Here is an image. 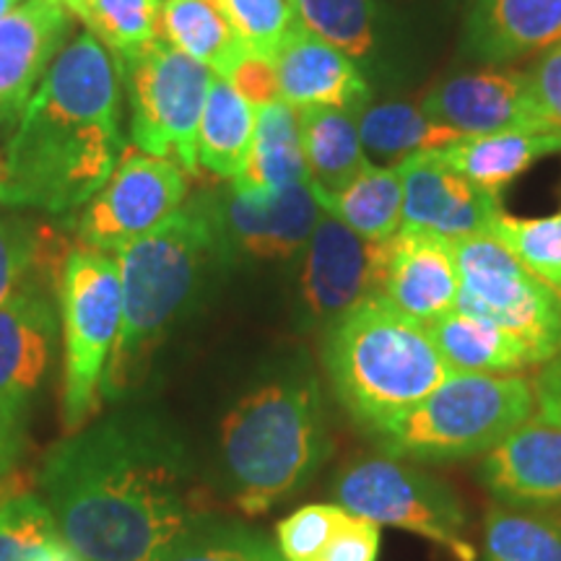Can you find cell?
Listing matches in <instances>:
<instances>
[{"label":"cell","instance_id":"cell-1","mask_svg":"<svg viewBox=\"0 0 561 561\" xmlns=\"http://www.w3.org/2000/svg\"><path fill=\"white\" fill-rule=\"evenodd\" d=\"M37 486L87 561H153L206 520L185 445L153 413H112L66 434Z\"/></svg>","mask_w":561,"mask_h":561},{"label":"cell","instance_id":"cell-2","mask_svg":"<svg viewBox=\"0 0 561 561\" xmlns=\"http://www.w3.org/2000/svg\"><path fill=\"white\" fill-rule=\"evenodd\" d=\"M121 157V68L94 34H79L0 149V203L70 214L107 185Z\"/></svg>","mask_w":561,"mask_h":561},{"label":"cell","instance_id":"cell-3","mask_svg":"<svg viewBox=\"0 0 561 561\" xmlns=\"http://www.w3.org/2000/svg\"><path fill=\"white\" fill-rule=\"evenodd\" d=\"M224 255L227 242L210 203L174 210L121 252L123 322L102 382L107 401H121L144 380L161 341L198 305Z\"/></svg>","mask_w":561,"mask_h":561},{"label":"cell","instance_id":"cell-4","mask_svg":"<svg viewBox=\"0 0 561 561\" xmlns=\"http://www.w3.org/2000/svg\"><path fill=\"white\" fill-rule=\"evenodd\" d=\"M328 453L325 405L312 377L263 382L221 424L224 473L244 515H263L305 489Z\"/></svg>","mask_w":561,"mask_h":561},{"label":"cell","instance_id":"cell-5","mask_svg":"<svg viewBox=\"0 0 561 561\" xmlns=\"http://www.w3.org/2000/svg\"><path fill=\"white\" fill-rule=\"evenodd\" d=\"M325 367L339 403L371 434L453 375L430 328L385 297L362 301L333 322Z\"/></svg>","mask_w":561,"mask_h":561},{"label":"cell","instance_id":"cell-6","mask_svg":"<svg viewBox=\"0 0 561 561\" xmlns=\"http://www.w3.org/2000/svg\"><path fill=\"white\" fill-rule=\"evenodd\" d=\"M536 396L523 375L453 371L437 390L375 434L390 458L445 462L494 450L533 416Z\"/></svg>","mask_w":561,"mask_h":561},{"label":"cell","instance_id":"cell-7","mask_svg":"<svg viewBox=\"0 0 561 561\" xmlns=\"http://www.w3.org/2000/svg\"><path fill=\"white\" fill-rule=\"evenodd\" d=\"M62 320V430L91 424L102 405V382L123 322V284L117 261L79 244L70 250L60 286Z\"/></svg>","mask_w":561,"mask_h":561},{"label":"cell","instance_id":"cell-8","mask_svg":"<svg viewBox=\"0 0 561 561\" xmlns=\"http://www.w3.org/2000/svg\"><path fill=\"white\" fill-rule=\"evenodd\" d=\"M460 273L455 310L483 318L520 339L536 364L561 351V291L525 268L491 234L450 240Z\"/></svg>","mask_w":561,"mask_h":561},{"label":"cell","instance_id":"cell-9","mask_svg":"<svg viewBox=\"0 0 561 561\" xmlns=\"http://www.w3.org/2000/svg\"><path fill=\"white\" fill-rule=\"evenodd\" d=\"M335 504L377 525H392L445 546L458 561H476L468 541V515L445 483L416 471L401 458L351 462L333 486Z\"/></svg>","mask_w":561,"mask_h":561},{"label":"cell","instance_id":"cell-10","mask_svg":"<svg viewBox=\"0 0 561 561\" xmlns=\"http://www.w3.org/2000/svg\"><path fill=\"white\" fill-rule=\"evenodd\" d=\"M133 104V146L198 172V133L214 73L191 55L157 39L125 70Z\"/></svg>","mask_w":561,"mask_h":561},{"label":"cell","instance_id":"cell-11","mask_svg":"<svg viewBox=\"0 0 561 561\" xmlns=\"http://www.w3.org/2000/svg\"><path fill=\"white\" fill-rule=\"evenodd\" d=\"M58 314L45 286H26L0 305V468L9 489L30 447L34 405L50 375Z\"/></svg>","mask_w":561,"mask_h":561},{"label":"cell","instance_id":"cell-12","mask_svg":"<svg viewBox=\"0 0 561 561\" xmlns=\"http://www.w3.org/2000/svg\"><path fill=\"white\" fill-rule=\"evenodd\" d=\"M182 167L128 146L107 185L83 206L76 219L81 244L102 252H123L161 227L187 193Z\"/></svg>","mask_w":561,"mask_h":561},{"label":"cell","instance_id":"cell-13","mask_svg":"<svg viewBox=\"0 0 561 561\" xmlns=\"http://www.w3.org/2000/svg\"><path fill=\"white\" fill-rule=\"evenodd\" d=\"M388 242L364 240L322 210L301 271V301L310 320L335 322L362 301L382 297Z\"/></svg>","mask_w":561,"mask_h":561},{"label":"cell","instance_id":"cell-14","mask_svg":"<svg viewBox=\"0 0 561 561\" xmlns=\"http://www.w3.org/2000/svg\"><path fill=\"white\" fill-rule=\"evenodd\" d=\"M421 110L460 136L489 133H557L538 102L530 73L473 70L442 81L424 96Z\"/></svg>","mask_w":561,"mask_h":561},{"label":"cell","instance_id":"cell-15","mask_svg":"<svg viewBox=\"0 0 561 561\" xmlns=\"http://www.w3.org/2000/svg\"><path fill=\"white\" fill-rule=\"evenodd\" d=\"M210 206L227 248L237 244L261 261H289L299 255L322 216L310 180L284 191L231 185L227 198Z\"/></svg>","mask_w":561,"mask_h":561},{"label":"cell","instance_id":"cell-16","mask_svg":"<svg viewBox=\"0 0 561 561\" xmlns=\"http://www.w3.org/2000/svg\"><path fill=\"white\" fill-rule=\"evenodd\" d=\"M403 180V227L432 231L445 240L489 234L502 214L494 193L483 191L466 174L453 170L439 151L411 153L398 161Z\"/></svg>","mask_w":561,"mask_h":561},{"label":"cell","instance_id":"cell-17","mask_svg":"<svg viewBox=\"0 0 561 561\" xmlns=\"http://www.w3.org/2000/svg\"><path fill=\"white\" fill-rule=\"evenodd\" d=\"M68 32L60 0H26L0 19V128L24 115Z\"/></svg>","mask_w":561,"mask_h":561},{"label":"cell","instance_id":"cell-18","mask_svg":"<svg viewBox=\"0 0 561 561\" xmlns=\"http://www.w3.org/2000/svg\"><path fill=\"white\" fill-rule=\"evenodd\" d=\"M481 481L507 507L561 502V421L533 411L481 462Z\"/></svg>","mask_w":561,"mask_h":561},{"label":"cell","instance_id":"cell-19","mask_svg":"<svg viewBox=\"0 0 561 561\" xmlns=\"http://www.w3.org/2000/svg\"><path fill=\"white\" fill-rule=\"evenodd\" d=\"M460 273L450 240L432 231L401 229L388 242L382 297L413 320L430 322L453 312Z\"/></svg>","mask_w":561,"mask_h":561},{"label":"cell","instance_id":"cell-20","mask_svg":"<svg viewBox=\"0 0 561 561\" xmlns=\"http://www.w3.org/2000/svg\"><path fill=\"white\" fill-rule=\"evenodd\" d=\"M280 100L294 110L335 107L359 115L369 100L362 70L346 53L314 37L294 21L291 32L273 55Z\"/></svg>","mask_w":561,"mask_h":561},{"label":"cell","instance_id":"cell-21","mask_svg":"<svg viewBox=\"0 0 561 561\" xmlns=\"http://www.w3.org/2000/svg\"><path fill=\"white\" fill-rule=\"evenodd\" d=\"M561 42V0H476L468 47L476 58L504 62Z\"/></svg>","mask_w":561,"mask_h":561},{"label":"cell","instance_id":"cell-22","mask_svg":"<svg viewBox=\"0 0 561 561\" xmlns=\"http://www.w3.org/2000/svg\"><path fill=\"white\" fill-rule=\"evenodd\" d=\"M297 112L301 151L314 195L343 191L369 164L356 115L335 107H307Z\"/></svg>","mask_w":561,"mask_h":561},{"label":"cell","instance_id":"cell-23","mask_svg":"<svg viewBox=\"0 0 561 561\" xmlns=\"http://www.w3.org/2000/svg\"><path fill=\"white\" fill-rule=\"evenodd\" d=\"M561 151V130L557 133H489V136H462L458 144L439 149V157L481 185L500 193L504 185L530 170L533 161Z\"/></svg>","mask_w":561,"mask_h":561},{"label":"cell","instance_id":"cell-24","mask_svg":"<svg viewBox=\"0 0 561 561\" xmlns=\"http://www.w3.org/2000/svg\"><path fill=\"white\" fill-rule=\"evenodd\" d=\"M426 328L453 371L510 375V371H520L536 364L533 351L520 339L494 322L460 310L442 314Z\"/></svg>","mask_w":561,"mask_h":561},{"label":"cell","instance_id":"cell-25","mask_svg":"<svg viewBox=\"0 0 561 561\" xmlns=\"http://www.w3.org/2000/svg\"><path fill=\"white\" fill-rule=\"evenodd\" d=\"M159 37L221 79H229L250 55L240 34L231 30L219 5L210 0H161Z\"/></svg>","mask_w":561,"mask_h":561},{"label":"cell","instance_id":"cell-26","mask_svg":"<svg viewBox=\"0 0 561 561\" xmlns=\"http://www.w3.org/2000/svg\"><path fill=\"white\" fill-rule=\"evenodd\" d=\"M307 180L310 174L301 151L299 112L284 100L255 107V138L248 164L234 185L284 191Z\"/></svg>","mask_w":561,"mask_h":561},{"label":"cell","instance_id":"cell-27","mask_svg":"<svg viewBox=\"0 0 561 561\" xmlns=\"http://www.w3.org/2000/svg\"><path fill=\"white\" fill-rule=\"evenodd\" d=\"M255 138V107L231 87L229 79L214 76L198 133V164L216 178L237 180L248 164Z\"/></svg>","mask_w":561,"mask_h":561},{"label":"cell","instance_id":"cell-28","mask_svg":"<svg viewBox=\"0 0 561 561\" xmlns=\"http://www.w3.org/2000/svg\"><path fill=\"white\" fill-rule=\"evenodd\" d=\"M322 210L369 242H388L403 227V180L396 167L367 164L333 195H318Z\"/></svg>","mask_w":561,"mask_h":561},{"label":"cell","instance_id":"cell-29","mask_svg":"<svg viewBox=\"0 0 561 561\" xmlns=\"http://www.w3.org/2000/svg\"><path fill=\"white\" fill-rule=\"evenodd\" d=\"M70 250L66 237L50 224H34L0 210V305L26 286H60Z\"/></svg>","mask_w":561,"mask_h":561},{"label":"cell","instance_id":"cell-30","mask_svg":"<svg viewBox=\"0 0 561 561\" xmlns=\"http://www.w3.org/2000/svg\"><path fill=\"white\" fill-rule=\"evenodd\" d=\"M356 125H359V138L367 159L390 161V164L409 159L411 153L447 149L462 138L458 130L432 121L424 110L413 107L409 102H385L364 107L356 115Z\"/></svg>","mask_w":561,"mask_h":561},{"label":"cell","instance_id":"cell-31","mask_svg":"<svg viewBox=\"0 0 561 561\" xmlns=\"http://www.w3.org/2000/svg\"><path fill=\"white\" fill-rule=\"evenodd\" d=\"M107 47L121 76L159 39L161 0H60Z\"/></svg>","mask_w":561,"mask_h":561},{"label":"cell","instance_id":"cell-32","mask_svg":"<svg viewBox=\"0 0 561 561\" xmlns=\"http://www.w3.org/2000/svg\"><path fill=\"white\" fill-rule=\"evenodd\" d=\"M0 561H87L60 536L53 512L32 494L0 502Z\"/></svg>","mask_w":561,"mask_h":561},{"label":"cell","instance_id":"cell-33","mask_svg":"<svg viewBox=\"0 0 561 561\" xmlns=\"http://www.w3.org/2000/svg\"><path fill=\"white\" fill-rule=\"evenodd\" d=\"M481 561H561V523L496 504L483 520Z\"/></svg>","mask_w":561,"mask_h":561},{"label":"cell","instance_id":"cell-34","mask_svg":"<svg viewBox=\"0 0 561 561\" xmlns=\"http://www.w3.org/2000/svg\"><path fill=\"white\" fill-rule=\"evenodd\" d=\"M294 21L351 60L367 58L375 47L371 0H289Z\"/></svg>","mask_w":561,"mask_h":561},{"label":"cell","instance_id":"cell-35","mask_svg":"<svg viewBox=\"0 0 561 561\" xmlns=\"http://www.w3.org/2000/svg\"><path fill=\"white\" fill-rule=\"evenodd\" d=\"M525 268L561 291V210L543 219L500 214L489 229Z\"/></svg>","mask_w":561,"mask_h":561},{"label":"cell","instance_id":"cell-36","mask_svg":"<svg viewBox=\"0 0 561 561\" xmlns=\"http://www.w3.org/2000/svg\"><path fill=\"white\" fill-rule=\"evenodd\" d=\"M153 561H286L278 546L240 525L203 520Z\"/></svg>","mask_w":561,"mask_h":561},{"label":"cell","instance_id":"cell-37","mask_svg":"<svg viewBox=\"0 0 561 561\" xmlns=\"http://www.w3.org/2000/svg\"><path fill=\"white\" fill-rule=\"evenodd\" d=\"M231 30L240 34L252 55L273 60L294 26L289 0H216Z\"/></svg>","mask_w":561,"mask_h":561},{"label":"cell","instance_id":"cell-38","mask_svg":"<svg viewBox=\"0 0 561 561\" xmlns=\"http://www.w3.org/2000/svg\"><path fill=\"white\" fill-rule=\"evenodd\" d=\"M343 507L339 504H307L278 523V551L286 561H314L339 528Z\"/></svg>","mask_w":561,"mask_h":561},{"label":"cell","instance_id":"cell-39","mask_svg":"<svg viewBox=\"0 0 561 561\" xmlns=\"http://www.w3.org/2000/svg\"><path fill=\"white\" fill-rule=\"evenodd\" d=\"M380 557V525L343 512L339 528L314 561H377Z\"/></svg>","mask_w":561,"mask_h":561},{"label":"cell","instance_id":"cell-40","mask_svg":"<svg viewBox=\"0 0 561 561\" xmlns=\"http://www.w3.org/2000/svg\"><path fill=\"white\" fill-rule=\"evenodd\" d=\"M229 81L252 107H263V104L280 100L276 66H273V60L261 58V55L250 53L248 58L234 68Z\"/></svg>","mask_w":561,"mask_h":561},{"label":"cell","instance_id":"cell-41","mask_svg":"<svg viewBox=\"0 0 561 561\" xmlns=\"http://www.w3.org/2000/svg\"><path fill=\"white\" fill-rule=\"evenodd\" d=\"M530 79L543 112L549 115L553 128L561 130V42L551 45V50L543 55L530 73Z\"/></svg>","mask_w":561,"mask_h":561},{"label":"cell","instance_id":"cell-42","mask_svg":"<svg viewBox=\"0 0 561 561\" xmlns=\"http://www.w3.org/2000/svg\"><path fill=\"white\" fill-rule=\"evenodd\" d=\"M533 396H536L533 411L561 421V351L543 364L541 375L533 380Z\"/></svg>","mask_w":561,"mask_h":561},{"label":"cell","instance_id":"cell-43","mask_svg":"<svg viewBox=\"0 0 561 561\" xmlns=\"http://www.w3.org/2000/svg\"><path fill=\"white\" fill-rule=\"evenodd\" d=\"M21 3H24V0H0V19H3L5 13L13 11V9H16V5H21Z\"/></svg>","mask_w":561,"mask_h":561},{"label":"cell","instance_id":"cell-44","mask_svg":"<svg viewBox=\"0 0 561 561\" xmlns=\"http://www.w3.org/2000/svg\"><path fill=\"white\" fill-rule=\"evenodd\" d=\"M3 489H9V481H5V473H3V468H0V491Z\"/></svg>","mask_w":561,"mask_h":561},{"label":"cell","instance_id":"cell-45","mask_svg":"<svg viewBox=\"0 0 561 561\" xmlns=\"http://www.w3.org/2000/svg\"><path fill=\"white\" fill-rule=\"evenodd\" d=\"M210 3H216V0H210Z\"/></svg>","mask_w":561,"mask_h":561}]
</instances>
